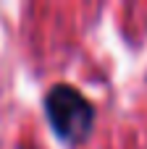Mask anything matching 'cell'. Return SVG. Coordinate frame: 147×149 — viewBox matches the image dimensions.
Returning a JSON list of instances; mask_svg holds the SVG:
<instances>
[{
  "mask_svg": "<svg viewBox=\"0 0 147 149\" xmlns=\"http://www.w3.org/2000/svg\"><path fill=\"white\" fill-rule=\"evenodd\" d=\"M45 113H47L53 131L66 144H79L89 134L92 120H95V110H92L89 100L68 84H58L47 92Z\"/></svg>",
  "mask_w": 147,
  "mask_h": 149,
  "instance_id": "obj_1",
  "label": "cell"
}]
</instances>
